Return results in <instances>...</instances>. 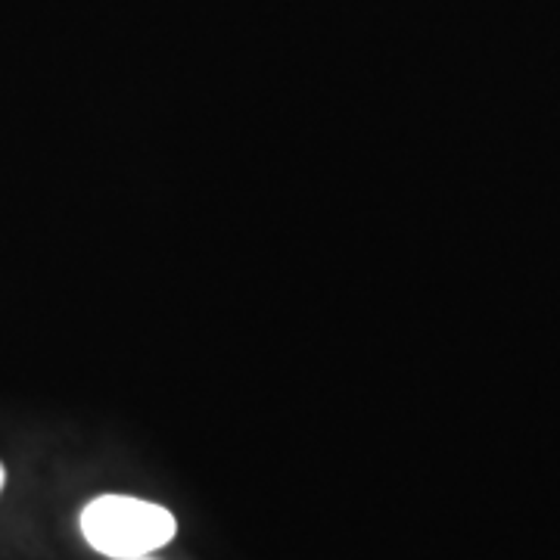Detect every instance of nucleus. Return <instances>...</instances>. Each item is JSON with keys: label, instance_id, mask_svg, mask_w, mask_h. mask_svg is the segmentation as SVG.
Segmentation results:
<instances>
[{"label": "nucleus", "instance_id": "1", "mask_svg": "<svg viewBox=\"0 0 560 560\" xmlns=\"http://www.w3.org/2000/svg\"><path fill=\"white\" fill-rule=\"evenodd\" d=\"M178 523L168 508L135 495H101L81 511V536L106 558H147L175 539Z\"/></svg>", "mask_w": 560, "mask_h": 560}, {"label": "nucleus", "instance_id": "2", "mask_svg": "<svg viewBox=\"0 0 560 560\" xmlns=\"http://www.w3.org/2000/svg\"><path fill=\"white\" fill-rule=\"evenodd\" d=\"M3 480H7V474H3V464H0V489H3Z\"/></svg>", "mask_w": 560, "mask_h": 560}, {"label": "nucleus", "instance_id": "3", "mask_svg": "<svg viewBox=\"0 0 560 560\" xmlns=\"http://www.w3.org/2000/svg\"><path fill=\"white\" fill-rule=\"evenodd\" d=\"M131 560H150V555H147V558H131Z\"/></svg>", "mask_w": 560, "mask_h": 560}]
</instances>
